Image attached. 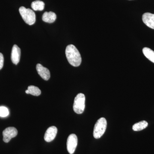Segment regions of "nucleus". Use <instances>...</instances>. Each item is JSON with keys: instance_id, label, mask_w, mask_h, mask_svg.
<instances>
[{"instance_id": "nucleus-1", "label": "nucleus", "mask_w": 154, "mask_h": 154, "mask_svg": "<svg viewBox=\"0 0 154 154\" xmlns=\"http://www.w3.org/2000/svg\"><path fill=\"white\" fill-rule=\"evenodd\" d=\"M65 52L69 63L73 66H79L82 63V57L75 46L73 45H68L66 49Z\"/></svg>"}, {"instance_id": "nucleus-2", "label": "nucleus", "mask_w": 154, "mask_h": 154, "mask_svg": "<svg viewBox=\"0 0 154 154\" xmlns=\"http://www.w3.org/2000/svg\"><path fill=\"white\" fill-rule=\"evenodd\" d=\"M19 13L25 23L28 25H33L36 22L35 13L30 9H27L24 7H20Z\"/></svg>"}, {"instance_id": "nucleus-3", "label": "nucleus", "mask_w": 154, "mask_h": 154, "mask_svg": "<svg viewBox=\"0 0 154 154\" xmlns=\"http://www.w3.org/2000/svg\"><path fill=\"white\" fill-rule=\"evenodd\" d=\"M107 125V120L105 118L102 117L98 119L94 128L93 134L95 138H100L104 134Z\"/></svg>"}, {"instance_id": "nucleus-4", "label": "nucleus", "mask_w": 154, "mask_h": 154, "mask_svg": "<svg viewBox=\"0 0 154 154\" xmlns=\"http://www.w3.org/2000/svg\"><path fill=\"white\" fill-rule=\"evenodd\" d=\"M85 97L84 94H78L75 98L73 110L77 114H82L84 112L85 107Z\"/></svg>"}, {"instance_id": "nucleus-5", "label": "nucleus", "mask_w": 154, "mask_h": 154, "mask_svg": "<svg viewBox=\"0 0 154 154\" xmlns=\"http://www.w3.org/2000/svg\"><path fill=\"white\" fill-rule=\"evenodd\" d=\"M77 144L78 138L77 136L74 134L70 135L67 140V149L69 153L73 154L75 152Z\"/></svg>"}, {"instance_id": "nucleus-6", "label": "nucleus", "mask_w": 154, "mask_h": 154, "mask_svg": "<svg viewBox=\"0 0 154 154\" xmlns=\"http://www.w3.org/2000/svg\"><path fill=\"white\" fill-rule=\"evenodd\" d=\"M18 131L15 128L10 127L7 128L3 132V140L5 143H8L11 139L17 136Z\"/></svg>"}, {"instance_id": "nucleus-7", "label": "nucleus", "mask_w": 154, "mask_h": 154, "mask_svg": "<svg viewBox=\"0 0 154 154\" xmlns=\"http://www.w3.org/2000/svg\"><path fill=\"white\" fill-rule=\"evenodd\" d=\"M57 132V129L55 126L50 127L46 130L44 135V140L47 142L52 141L55 138Z\"/></svg>"}, {"instance_id": "nucleus-8", "label": "nucleus", "mask_w": 154, "mask_h": 154, "mask_svg": "<svg viewBox=\"0 0 154 154\" xmlns=\"http://www.w3.org/2000/svg\"><path fill=\"white\" fill-rule=\"evenodd\" d=\"M21 57V49L17 45H14L11 52V58L12 62L15 65L18 64Z\"/></svg>"}, {"instance_id": "nucleus-9", "label": "nucleus", "mask_w": 154, "mask_h": 154, "mask_svg": "<svg viewBox=\"0 0 154 154\" xmlns=\"http://www.w3.org/2000/svg\"><path fill=\"white\" fill-rule=\"evenodd\" d=\"M36 70L38 75L43 79L48 81L50 78V72L49 70L42 66L40 64H37L36 66Z\"/></svg>"}, {"instance_id": "nucleus-10", "label": "nucleus", "mask_w": 154, "mask_h": 154, "mask_svg": "<svg viewBox=\"0 0 154 154\" xmlns=\"http://www.w3.org/2000/svg\"><path fill=\"white\" fill-rule=\"evenodd\" d=\"M142 20L148 27L154 29V14L149 13H145L143 15Z\"/></svg>"}, {"instance_id": "nucleus-11", "label": "nucleus", "mask_w": 154, "mask_h": 154, "mask_svg": "<svg viewBox=\"0 0 154 154\" xmlns=\"http://www.w3.org/2000/svg\"><path fill=\"white\" fill-rule=\"evenodd\" d=\"M56 18V15L52 12H45L42 17V20L48 23H53L55 22Z\"/></svg>"}, {"instance_id": "nucleus-12", "label": "nucleus", "mask_w": 154, "mask_h": 154, "mask_svg": "<svg viewBox=\"0 0 154 154\" xmlns=\"http://www.w3.org/2000/svg\"><path fill=\"white\" fill-rule=\"evenodd\" d=\"M148 125V122L145 120H143L134 125H133L132 129L134 131H140L146 128Z\"/></svg>"}, {"instance_id": "nucleus-13", "label": "nucleus", "mask_w": 154, "mask_h": 154, "mask_svg": "<svg viewBox=\"0 0 154 154\" xmlns=\"http://www.w3.org/2000/svg\"><path fill=\"white\" fill-rule=\"evenodd\" d=\"M27 94H30L35 96H38L41 94V91L38 87L31 85L28 87V89L25 91Z\"/></svg>"}, {"instance_id": "nucleus-14", "label": "nucleus", "mask_w": 154, "mask_h": 154, "mask_svg": "<svg viewBox=\"0 0 154 154\" xmlns=\"http://www.w3.org/2000/svg\"><path fill=\"white\" fill-rule=\"evenodd\" d=\"M31 8L35 11H42L45 8V4L43 2L39 0L34 1L31 4Z\"/></svg>"}, {"instance_id": "nucleus-15", "label": "nucleus", "mask_w": 154, "mask_h": 154, "mask_svg": "<svg viewBox=\"0 0 154 154\" xmlns=\"http://www.w3.org/2000/svg\"><path fill=\"white\" fill-rule=\"evenodd\" d=\"M144 55L149 60L154 63V51L148 48H144L143 49Z\"/></svg>"}, {"instance_id": "nucleus-16", "label": "nucleus", "mask_w": 154, "mask_h": 154, "mask_svg": "<svg viewBox=\"0 0 154 154\" xmlns=\"http://www.w3.org/2000/svg\"><path fill=\"white\" fill-rule=\"evenodd\" d=\"M9 114L8 109L7 107L4 106L0 107V116L5 117L8 116Z\"/></svg>"}, {"instance_id": "nucleus-17", "label": "nucleus", "mask_w": 154, "mask_h": 154, "mask_svg": "<svg viewBox=\"0 0 154 154\" xmlns=\"http://www.w3.org/2000/svg\"><path fill=\"white\" fill-rule=\"evenodd\" d=\"M4 58L2 54L0 53V70L4 66Z\"/></svg>"}]
</instances>
